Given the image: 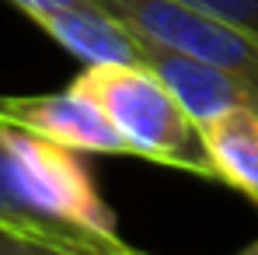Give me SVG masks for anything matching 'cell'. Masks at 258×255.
I'll return each instance as SVG.
<instances>
[{"label": "cell", "mask_w": 258, "mask_h": 255, "mask_svg": "<svg viewBox=\"0 0 258 255\" xmlns=\"http://www.w3.org/2000/svg\"><path fill=\"white\" fill-rule=\"evenodd\" d=\"M140 60L168 84V91L181 101V109L192 116L196 126H206L210 119L230 109H244V105L258 109V91L244 84L241 77H234L230 70H220L213 63H203L178 49L150 42L143 35H140Z\"/></svg>", "instance_id": "cell-5"}, {"label": "cell", "mask_w": 258, "mask_h": 255, "mask_svg": "<svg viewBox=\"0 0 258 255\" xmlns=\"http://www.w3.org/2000/svg\"><path fill=\"white\" fill-rule=\"evenodd\" d=\"M0 220L25 224V227H42V231H56V227L39 224V220L28 213V207L21 203V196L14 192V182H11V165H7V147H4V126H0Z\"/></svg>", "instance_id": "cell-9"}, {"label": "cell", "mask_w": 258, "mask_h": 255, "mask_svg": "<svg viewBox=\"0 0 258 255\" xmlns=\"http://www.w3.org/2000/svg\"><path fill=\"white\" fill-rule=\"evenodd\" d=\"M52 42L74 53L84 67L101 63H143L140 60V35L126 21L108 11V4H59L39 7L28 14Z\"/></svg>", "instance_id": "cell-6"}, {"label": "cell", "mask_w": 258, "mask_h": 255, "mask_svg": "<svg viewBox=\"0 0 258 255\" xmlns=\"http://www.w3.org/2000/svg\"><path fill=\"white\" fill-rule=\"evenodd\" d=\"M74 84L101 105V112L126 136L133 158L192 171L199 178H216L203 129L192 123V116L150 67L143 63L84 67V74Z\"/></svg>", "instance_id": "cell-1"}, {"label": "cell", "mask_w": 258, "mask_h": 255, "mask_svg": "<svg viewBox=\"0 0 258 255\" xmlns=\"http://www.w3.org/2000/svg\"><path fill=\"white\" fill-rule=\"evenodd\" d=\"M0 119L32 129L52 143L74 147L81 154H129L126 136L77 84L52 94H18V98L4 94Z\"/></svg>", "instance_id": "cell-4"}, {"label": "cell", "mask_w": 258, "mask_h": 255, "mask_svg": "<svg viewBox=\"0 0 258 255\" xmlns=\"http://www.w3.org/2000/svg\"><path fill=\"white\" fill-rule=\"evenodd\" d=\"M0 255H74V252L56 238V231L0 220Z\"/></svg>", "instance_id": "cell-8"}, {"label": "cell", "mask_w": 258, "mask_h": 255, "mask_svg": "<svg viewBox=\"0 0 258 255\" xmlns=\"http://www.w3.org/2000/svg\"><path fill=\"white\" fill-rule=\"evenodd\" d=\"M56 238H59L74 255H143V252H136V248H129L126 241H119V234L105 238V234H87V231L56 227Z\"/></svg>", "instance_id": "cell-11"}, {"label": "cell", "mask_w": 258, "mask_h": 255, "mask_svg": "<svg viewBox=\"0 0 258 255\" xmlns=\"http://www.w3.org/2000/svg\"><path fill=\"white\" fill-rule=\"evenodd\" d=\"M105 4L136 35L178 49L185 56H196L203 63H213L220 70H230L234 77L258 91V35L178 0H105Z\"/></svg>", "instance_id": "cell-3"}, {"label": "cell", "mask_w": 258, "mask_h": 255, "mask_svg": "<svg viewBox=\"0 0 258 255\" xmlns=\"http://www.w3.org/2000/svg\"><path fill=\"white\" fill-rule=\"evenodd\" d=\"M21 14H32L39 7H59V4H105V0H11Z\"/></svg>", "instance_id": "cell-12"}, {"label": "cell", "mask_w": 258, "mask_h": 255, "mask_svg": "<svg viewBox=\"0 0 258 255\" xmlns=\"http://www.w3.org/2000/svg\"><path fill=\"white\" fill-rule=\"evenodd\" d=\"M241 255H258V241H255V245H251V248H244V252H241Z\"/></svg>", "instance_id": "cell-13"}, {"label": "cell", "mask_w": 258, "mask_h": 255, "mask_svg": "<svg viewBox=\"0 0 258 255\" xmlns=\"http://www.w3.org/2000/svg\"><path fill=\"white\" fill-rule=\"evenodd\" d=\"M203 129L216 182L258 203V109H230Z\"/></svg>", "instance_id": "cell-7"}, {"label": "cell", "mask_w": 258, "mask_h": 255, "mask_svg": "<svg viewBox=\"0 0 258 255\" xmlns=\"http://www.w3.org/2000/svg\"><path fill=\"white\" fill-rule=\"evenodd\" d=\"M14 192L45 227H70L87 234H115V213L101 199L81 150L52 143L25 126L0 119Z\"/></svg>", "instance_id": "cell-2"}, {"label": "cell", "mask_w": 258, "mask_h": 255, "mask_svg": "<svg viewBox=\"0 0 258 255\" xmlns=\"http://www.w3.org/2000/svg\"><path fill=\"white\" fill-rule=\"evenodd\" d=\"M178 4H188L196 11H206L213 18H223V21L258 35V0H178Z\"/></svg>", "instance_id": "cell-10"}]
</instances>
